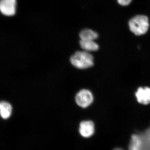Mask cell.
<instances>
[{"mask_svg": "<svg viewBox=\"0 0 150 150\" xmlns=\"http://www.w3.org/2000/svg\"><path fill=\"white\" fill-rule=\"evenodd\" d=\"M129 26L130 30L135 35H144L147 32L149 27V18L144 15L136 16L130 20Z\"/></svg>", "mask_w": 150, "mask_h": 150, "instance_id": "obj_1", "label": "cell"}, {"mask_svg": "<svg viewBox=\"0 0 150 150\" xmlns=\"http://www.w3.org/2000/svg\"><path fill=\"white\" fill-rule=\"evenodd\" d=\"M16 0H1L0 10L1 12L6 16H13L16 11Z\"/></svg>", "mask_w": 150, "mask_h": 150, "instance_id": "obj_5", "label": "cell"}, {"mask_svg": "<svg viewBox=\"0 0 150 150\" xmlns=\"http://www.w3.org/2000/svg\"><path fill=\"white\" fill-rule=\"evenodd\" d=\"M80 45L81 48L87 52L96 51L99 48L97 43L93 40H81Z\"/></svg>", "mask_w": 150, "mask_h": 150, "instance_id": "obj_8", "label": "cell"}, {"mask_svg": "<svg viewBox=\"0 0 150 150\" xmlns=\"http://www.w3.org/2000/svg\"><path fill=\"white\" fill-rule=\"evenodd\" d=\"M12 106L8 102L2 101L0 103V113L2 118L4 119H8L11 114Z\"/></svg>", "mask_w": 150, "mask_h": 150, "instance_id": "obj_9", "label": "cell"}, {"mask_svg": "<svg viewBox=\"0 0 150 150\" xmlns=\"http://www.w3.org/2000/svg\"><path fill=\"white\" fill-rule=\"evenodd\" d=\"M75 99L78 105L86 108L89 106L93 102V97L90 91L82 89L77 94Z\"/></svg>", "mask_w": 150, "mask_h": 150, "instance_id": "obj_4", "label": "cell"}, {"mask_svg": "<svg viewBox=\"0 0 150 150\" xmlns=\"http://www.w3.org/2000/svg\"><path fill=\"white\" fill-rule=\"evenodd\" d=\"M70 62L73 66L79 69H86L93 65V57L86 51H78L71 57Z\"/></svg>", "mask_w": 150, "mask_h": 150, "instance_id": "obj_2", "label": "cell"}, {"mask_svg": "<svg viewBox=\"0 0 150 150\" xmlns=\"http://www.w3.org/2000/svg\"><path fill=\"white\" fill-rule=\"evenodd\" d=\"M113 150H123L122 149H120V148H116V149H114Z\"/></svg>", "mask_w": 150, "mask_h": 150, "instance_id": "obj_13", "label": "cell"}, {"mask_svg": "<svg viewBox=\"0 0 150 150\" xmlns=\"http://www.w3.org/2000/svg\"><path fill=\"white\" fill-rule=\"evenodd\" d=\"M132 0H117L118 3L120 5L126 6L130 4Z\"/></svg>", "mask_w": 150, "mask_h": 150, "instance_id": "obj_12", "label": "cell"}, {"mask_svg": "<svg viewBox=\"0 0 150 150\" xmlns=\"http://www.w3.org/2000/svg\"><path fill=\"white\" fill-rule=\"evenodd\" d=\"M142 134L146 140L150 144V126L144 133H142Z\"/></svg>", "mask_w": 150, "mask_h": 150, "instance_id": "obj_11", "label": "cell"}, {"mask_svg": "<svg viewBox=\"0 0 150 150\" xmlns=\"http://www.w3.org/2000/svg\"><path fill=\"white\" fill-rule=\"evenodd\" d=\"M136 96L139 103L147 105L150 103V88L140 87L136 93Z\"/></svg>", "mask_w": 150, "mask_h": 150, "instance_id": "obj_6", "label": "cell"}, {"mask_svg": "<svg viewBox=\"0 0 150 150\" xmlns=\"http://www.w3.org/2000/svg\"><path fill=\"white\" fill-rule=\"evenodd\" d=\"M79 130L83 137L88 138L91 137L94 133V125L91 121H82L80 124Z\"/></svg>", "mask_w": 150, "mask_h": 150, "instance_id": "obj_7", "label": "cell"}, {"mask_svg": "<svg viewBox=\"0 0 150 150\" xmlns=\"http://www.w3.org/2000/svg\"><path fill=\"white\" fill-rule=\"evenodd\" d=\"M129 150H150V144L142 133L131 136L129 146Z\"/></svg>", "mask_w": 150, "mask_h": 150, "instance_id": "obj_3", "label": "cell"}, {"mask_svg": "<svg viewBox=\"0 0 150 150\" xmlns=\"http://www.w3.org/2000/svg\"><path fill=\"white\" fill-rule=\"evenodd\" d=\"M79 36L81 40H94L98 38V35L96 32L92 30L85 29L81 31Z\"/></svg>", "mask_w": 150, "mask_h": 150, "instance_id": "obj_10", "label": "cell"}]
</instances>
